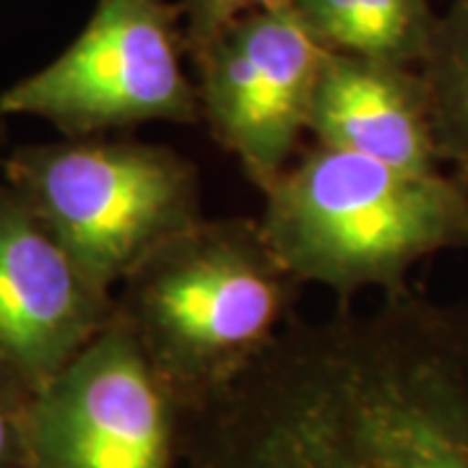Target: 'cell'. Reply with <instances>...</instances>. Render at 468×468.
Listing matches in <instances>:
<instances>
[{
  "label": "cell",
  "instance_id": "1",
  "mask_svg": "<svg viewBox=\"0 0 468 468\" xmlns=\"http://www.w3.org/2000/svg\"><path fill=\"white\" fill-rule=\"evenodd\" d=\"M180 468H468V307L403 289L289 323L185 409Z\"/></svg>",
  "mask_w": 468,
  "mask_h": 468
},
{
  "label": "cell",
  "instance_id": "2",
  "mask_svg": "<svg viewBox=\"0 0 468 468\" xmlns=\"http://www.w3.org/2000/svg\"><path fill=\"white\" fill-rule=\"evenodd\" d=\"M258 217L300 284L351 302L409 289L411 268L468 248V183L442 169L411 172L315 144L263 193Z\"/></svg>",
  "mask_w": 468,
  "mask_h": 468
},
{
  "label": "cell",
  "instance_id": "3",
  "mask_svg": "<svg viewBox=\"0 0 468 468\" xmlns=\"http://www.w3.org/2000/svg\"><path fill=\"white\" fill-rule=\"evenodd\" d=\"M300 286L258 218H201L120 284L115 313L190 409L284 334Z\"/></svg>",
  "mask_w": 468,
  "mask_h": 468
},
{
  "label": "cell",
  "instance_id": "4",
  "mask_svg": "<svg viewBox=\"0 0 468 468\" xmlns=\"http://www.w3.org/2000/svg\"><path fill=\"white\" fill-rule=\"evenodd\" d=\"M0 180L112 297L146 258L206 218L196 165L138 138L18 146L8 151Z\"/></svg>",
  "mask_w": 468,
  "mask_h": 468
},
{
  "label": "cell",
  "instance_id": "5",
  "mask_svg": "<svg viewBox=\"0 0 468 468\" xmlns=\"http://www.w3.org/2000/svg\"><path fill=\"white\" fill-rule=\"evenodd\" d=\"M185 52L177 3L97 0L66 50L0 94V115L39 117L63 138L196 125L201 101Z\"/></svg>",
  "mask_w": 468,
  "mask_h": 468
},
{
  "label": "cell",
  "instance_id": "6",
  "mask_svg": "<svg viewBox=\"0 0 468 468\" xmlns=\"http://www.w3.org/2000/svg\"><path fill=\"white\" fill-rule=\"evenodd\" d=\"M183 419V401L112 313L37 390L32 468H180Z\"/></svg>",
  "mask_w": 468,
  "mask_h": 468
},
{
  "label": "cell",
  "instance_id": "7",
  "mask_svg": "<svg viewBox=\"0 0 468 468\" xmlns=\"http://www.w3.org/2000/svg\"><path fill=\"white\" fill-rule=\"evenodd\" d=\"M328 50L294 8L234 21L193 60L201 122L245 177L268 193L307 133Z\"/></svg>",
  "mask_w": 468,
  "mask_h": 468
},
{
  "label": "cell",
  "instance_id": "8",
  "mask_svg": "<svg viewBox=\"0 0 468 468\" xmlns=\"http://www.w3.org/2000/svg\"><path fill=\"white\" fill-rule=\"evenodd\" d=\"M115 313L32 208L0 180V369L48 385Z\"/></svg>",
  "mask_w": 468,
  "mask_h": 468
},
{
  "label": "cell",
  "instance_id": "9",
  "mask_svg": "<svg viewBox=\"0 0 468 468\" xmlns=\"http://www.w3.org/2000/svg\"><path fill=\"white\" fill-rule=\"evenodd\" d=\"M315 144L411 172L442 169L419 68L328 52L310 101Z\"/></svg>",
  "mask_w": 468,
  "mask_h": 468
},
{
  "label": "cell",
  "instance_id": "10",
  "mask_svg": "<svg viewBox=\"0 0 468 468\" xmlns=\"http://www.w3.org/2000/svg\"><path fill=\"white\" fill-rule=\"evenodd\" d=\"M328 52L419 68L435 32V0H294Z\"/></svg>",
  "mask_w": 468,
  "mask_h": 468
},
{
  "label": "cell",
  "instance_id": "11",
  "mask_svg": "<svg viewBox=\"0 0 468 468\" xmlns=\"http://www.w3.org/2000/svg\"><path fill=\"white\" fill-rule=\"evenodd\" d=\"M440 162L468 183V0H445L419 66Z\"/></svg>",
  "mask_w": 468,
  "mask_h": 468
},
{
  "label": "cell",
  "instance_id": "12",
  "mask_svg": "<svg viewBox=\"0 0 468 468\" xmlns=\"http://www.w3.org/2000/svg\"><path fill=\"white\" fill-rule=\"evenodd\" d=\"M177 5L183 16L185 48L190 60H196L234 21L261 11L292 8L294 0H180Z\"/></svg>",
  "mask_w": 468,
  "mask_h": 468
},
{
  "label": "cell",
  "instance_id": "13",
  "mask_svg": "<svg viewBox=\"0 0 468 468\" xmlns=\"http://www.w3.org/2000/svg\"><path fill=\"white\" fill-rule=\"evenodd\" d=\"M37 390L0 369V468H32V403Z\"/></svg>",
  "mask_w": 468,
  "mask_h": 468
},
{
  "label": "cell",
  "instance_id": "14",
  "mask_svg": "<svg viewBox=\"0 0 468 468\" xmlns=\"http://www.w3.org/2000/svg\"><path fill=\"white\" fill-rule=\"evenodd\" d=\"M5 156H8V151H5V125H3V115H0V177H3Z\"/></svg>",
  "mask_w": 468,
  "mask_h": 468
}]
</instances>
